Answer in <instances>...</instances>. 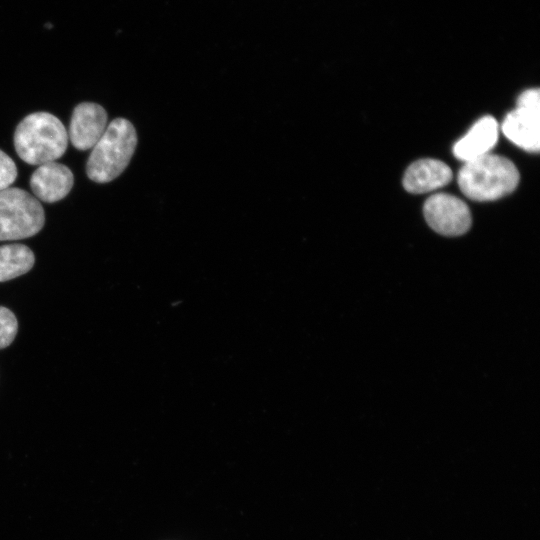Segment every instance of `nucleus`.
Here are the masks:
<instances>
[{"instance_id": "obj_8", "label": "nucleus", "mask_w": 540, "mask_h": 540, "mask_svg": "<svg viewBox=\"0 0 540 540\" xmlns=\"http://www.w3.org/2000/svg\"><path fill=\"white\" fill-rule=\"evenodd\" d=\"M73 183L72 171L66 165L55 161L39 165L30 178L33 194L46 203L63 199L70 192Z\"/></svg>"}, {"instance_id": "obj_5", "label": "nucleus", "mask_w": 540, "mask_h": 540, "mask_svg": "<svg viewBox=\"0 0 540 540\" xmlns=\"http://www.w3.org/2000/svg\"><path fill=\"white\" fill-rule=\"evenodd\" d=\"M503 134L515 145L529 152L540 148V92L528 89L518 97L517 108L502 123Z\"/></svg>"}, {"instance_id": "obj_13", "label": "nucleus", "mask_w": 540, "mask_h": 540, "mask_svg": "<svg viewBox=\"0 0 540 540\" xmlns=\"http://www.w3.org/2000/svg\"><path fill=\"white\" fill-rule=\"evenodd\" d=\"M17 177V167L14 161L0 149V191L9 186Z\"/></svg>"}, {"instance_id": "obj_10", "label": "nucleus", "mask_w": 540, "mask_h": 540, "mask_svg": "<svg viewBox=\"0 0 540 540\" xmlns=\"http://www.w3.org/2000/svg\"><path fill=\"white\" fill-rule=\"evenodd\" d=\"M498 139V123L492 116L480 118L467 132L459 139L454 147V155L465 162L488 154L494 147Z\"/></svg>"}, {"instance_id": "obj_7", "label": "nucleus", "mask_w": 540, "mask_h": 540, "mask_svg": "<svg viewBox=\"0 0 540 540\" xmlns=\"http://www.w3.org/2000/svg\"><path fill=\"white\" fill-rule=\"evenodd\" d=\"M108 125L106 110L99 104L83 102L72 113L69 139L78 150H88L101 138Z\"/></svg>"}, {"instance_id": "obj_12", "label": "nucleus", "mask_w": 540, "mask_h": 540, "mask_svg": "<svg viewBox=\"0 0 540 540\" xmlns=\"http://www.w3.org/2000/svg\"><path fill=\"white\" fill-rule=\"evenodd\" d=\"M18 330V322L8 308L0 306V349L9 346Z\"/></svg>"}, {"instance_id": "obj_11", "label": "nucleus", "mask_w": 540, "mask_h": 540, "mask_svg": "<svg viewBox=\"0 0 540 540\" xmlns=\"http://www.w3.org/2000/svg\"><path fill=\"white\" fill-rule=\"evenodd\" d=\"M32 250L24 244L0 246V282L14 279L27 273L34 265Z\"/></svg>"}, {"instance_id": "obj_1", "label": "nucleus", "mask_w": 540, "mask_h": 540, "mask_svg": "<svg viewBox=\"0 0 540 540\" xmlns=\"http://www.w3.org/2000/svg\"><path fill=\"white\" fill-rule=\"evenodd\" d=\"M520 175L508 158L485 154L465 162L457 176L462 193L474 201H493L513 192Z\"/></svg>"}, {"instance_id": "obj_6", "label": "nucleus", "mask_w": 540, "mask_h": 540, "mask_svg": "<svg viewBox=\"0 0 540 540\" xmlns=\"http://www.w3.org/2000/svg\"><path fill=\"white\" fill-rule=\"evenodd\" d=\"M423 213L428 225L444 236H459L471 227L472 217L467 204L460 198L437 193L424 203Z\"/></svg>"}, {"instance_id": "obj_3", "label": "nucleus", "mask_w": 540, "mask_h": 540, "mask_svg": "<svg viewBox=\"0 0 540 540\" xmlns=\"http://www.w3.org/2000/svg\"><path fill=\"white\" fill-rule=\"evenodd\" d=\"M137 141L136 129L129 120L121 117L112 120L87 160L88 178L97 183L117 178L130 163Z\"/></svg>"}, {"instance_id": "obj_4", "label": "nucleus", "mask_w": 540, "mask_h": 540, "mask_svg": "<svg viewBox=\"0 0 540 540\" xmlns=\"http://www.w3.org/2000/svg\"><path fill=\"white\" fill-rule=\"evenodd\" d=\"M44 223V209L35 196L17 187L0 191V241L31 237Z\"/></svg>"}, {"instance_id": "obj_2", "label": "nucleus", "mask_w": 540, "mask_h": 540, "mask_svg": "<svg viewBox=\"0 0 540 540\" xmlns=\"http://www.w3.org/2000/svg\"><path fill=\"white\" fill-rule=\"evenodd\" d=\"M68 133L62 122L48 112L26 116L14 132V147L18 156L31 165L55 161L66 151Z\"/></svg>"}, {"instance_id": "obj_9", "label": "nucleus", "mask_w": 540, "mask_h": 540, "mask_svg": "<svg viewBox=\"0 0 540 540\" xmlns=\"http://www.w3.org/2000/svg\"><path fill=\"white\" fill-rule=\"evenodd\" d=\"M452 179L450 167L437 159H420L413 162L405 171L404 188L414 194L436 190L447 185Z\"/></svg>"}]
</instances>
